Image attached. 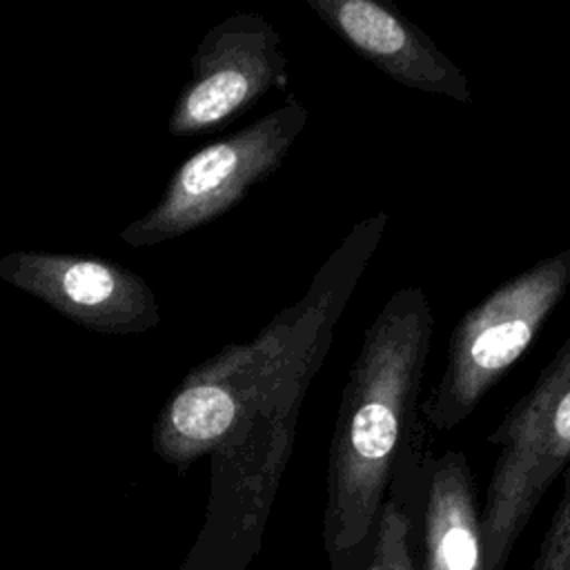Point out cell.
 Segmentation results:
<instances>
[{
  "mask_svg": "<svg viewBox=\"0 0 570 570\" xmlns=\"http://www.w3.org/2000/svg\"><path fill=\"white\" fill-rule=\"evenodd\" d=\"M385 225V212L356 223L298 305L281 312L256 338L232 343L185 374L151 428V450L165 463L185 474L256 419L298 410Z\"/></svg>",
  "mask_w": 570,
  "mask_h": 570,
  "instance_id": "cell-1",
  "label": "cell"
},
{
  "mask_svg": "<svg viewBox=\"0 0 570 570\" xmlns=\"http://www.w3.org/2000/svg\"><path fill=\"white\" fill-rule=\"evenodd\" d=\"M432 334L434 314L416 285L396 289L363 334L327 459L323 546L330 570L367 546L399 456L423 423L419 405Z\"/></svg>",
  "mask_w": 570,
  "mask_h": 570,
  "instance_id": "cell-2",
  "label": "cell"
},
{
  "mask_svg": "<svg viewBox=\"0 0 570 570\" xmlns=\"http://www.w3.org/2000/svg\"><path fill=\"white\" fill-rule=\"evenodd\" d=\"M570 289V247L503 281L454 325L445 365L419 410L432 432L463 423L523 358Z\"/></svg>",
  "mask_w": 570,
  "mask_h": 570,
  "instance_id": "cell-3",
  "label": "cell"
},
{
  "mask_svg": "<svg viewBox=\"0 0 570 570\" xmlns=\"http://www.w3.org/2000/svg\"><path fill=\"white\" fill-rule=\"evenodd\" d=\"M488 443L497 456L481 508L485 570H505L543 494L570 465V336Z\"/></svg>",
  "mask_w": 570,
  "mask_h": 570,
  "instance_id": "cell-4",
  "label": "cell"
},
{
  "mask_svg": "<svg viewBox=\"0 0 570 570\" xmlns=\"http://www.w3.org/2000/svg\"><path fill=\"white\" fill-rule=\"evenodd\" d=\"M305 125L307 109L287 96L252 125L200 147L176 167L160 200L129 223L120 238L131 247H149L220 218L283 165Z\"/></svg>",
  "mask_w": 570,
  "mask_h": 570,
  "instance_id": "cell-5",
  "label": "cell"
},
{
  "mask_svg": "<svg viewBox=\"0 0 570 570\" xmlns=\"http://www.w3.org/2000/svg\"><path fill=\"white\" fill-rule=\"evenodd\" d=\"M189 71L169 114L171 136H198L227 125L269 89L287 85L281 33L254 11L216 22L198 42Z\"/></svg>",
  "mask_w": 570,
  "mask_h": 570,
  "instance_id": "cell-6",
  "label": "cell"
},
{
  "mask_svg": "<svg viewBox=\"0 0 570 570\" xmlns=\"http://www.w3.org/2000/svg\"><path fill=\"white\" fill-rule=\"evenodd\" d=\"M0 278L91 332L142 334L160 321L151 285L107 258L16 249L0 258Z\"/></svg>",
  "mask_w": 570,
  "mask_h": 570,
  "instance_id": "cell-7",
  "label": "cell"
},
{
  "mask_svg": "<svg viewBox=\"0 0 570 570\" xmlns=\"http://www.w3.org/2000/svg\"><path fill=\"white\" fill-rule=\"evenodd\" d=\"M361 58L407 89L470 102L465 71L407 16L381 0H305Z\"/></svg>",
  "mask_w": 570,
  "mask_h": 570,
  "instance_id": "cell-8",
  "label": "cell"
},
{
  "mask_svg": "<svg viewBox=\"0 0 570 570\" xmlns=\"http://www.w3.org/2000/svg\"><path fill=\"white\" fill-rule=\"evenodd\" d=\"M421 570H485L481 508L461 450L432 459L421 512Z\"/></svg>",
  "mask_w": 570,
  "mask_h": 570,
  "instance_id": "cell-9",
  "label": "cell"
},
{
  "mask_svg": "<svg viewBox=\"0 0 570 570\" xmlns=\"http://www.w3.org/2000/svg\"><path fill=\"white\" fill-rule=\"evenodd\" d=\"M425 421L405 443L376 528L367 546L334 570H419L414 537L421 525L428 474L432 465V436Z\"/></svg>",
  "mask_w": 570,
  "mask_h": 570,
  "instance_id": "cell-10",
  "label": "cell"
},
{
  "mask_svg": "<svg viewBox=\"0 0 570 570\" xmlns=\"http://www.w3.org/2000/svg\"><path fill=\"white\" fill-rule=\"evenodd\" d=\"M563 490L530 570H570V465L561 474Z\"/></svg>",
  "mask_w": 570,
  "mask_h": 570,
  "instance_id": "cell-11",
  "label": "cell"
}]
</instances>
